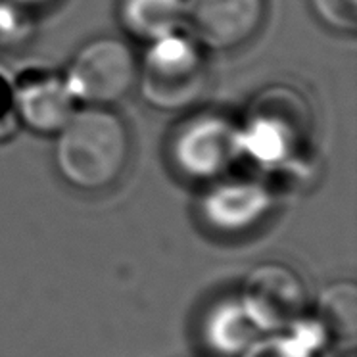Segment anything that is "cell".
I'll list each match as a JSON object with an SVG mask.
<instances>
[{"instance_id":"6da1fadb","label":"cell","mask_w":357,"mask_h":357,"mask_svg":"<svg viewBox=\"0 0 357 357\" xmlns=\"http://www.w3.org/2000/svg\"><path fill=\"white\" fill-rule=\"evenodd\" d=\"M54 137L56 169L70 187L100 192L123 175L131 148L129 131L106 106H79Z\"/></svg>"},{"instance_id":"7a4b0ae2","label":"cell","mask_w":357,"mask_h":357,"mask_svg":"<svg viewBox=\"0 0 357 357\" xmlns=\"http://www.w3.org/2000/svg\"><path fill=\"white\" fill-rule=\"evenodd\" d=\"M311 109L292 86H267L236 123L238 160L269 173H284L302 163L310 142Z\"/></svg>"},{"instance_id":"3957f363","label":"cell","mask_w":357,"mask_h":357,"mask_svg":"<svg viewBox=\"0 0 357 357\" xmlns=\"http://www.w3.org/2000/svg\"><path fill=\"white\" fill-rule=\"evenodd\" d=\"M206 79L204 48L183 29L148 43L139 62L137 85L148 106L181 112L202 96Z\"/></svg>"},{"instance_id":"277c9868","label":"cell","mask_w":357,"mask_h":357,"mask_svg":"<svg viewBox=\"0 0 357 357\" xmlns=\"http://www.w3.org/2000/svg\"><path fill=\"white\" fill-rule=\"evenodd\" d=\"M137 73L139 60L125 40L98 37L79 48L62 77L79 106L108 108L135 89Z\"/></svg>"},{"instance_id":"5b68a950","label":"cell","mask_w":357,"mask_h":357,"mask_svg":"<svg viewBox=\"0 0 357 357\" xmlns=\"http://www.w3.org/2000/svg\"><path fill=\"white\" fill-rule=\"evenodd\" d=\"M167 154L178 175L198 183L218 181L238 160L236 123L219 112H196L171 132Z\"/></svg>"},{"instance_id":"8992f818","label":"cell","mask_w":357,"mask_h":357,"mask_svg":"<svg viewBox=\"0 0 357 357\" xmlns=\"http://www.w3.org/2000/svg\"><path fill=\"white\" fill-rule=\"evenodd\" d=\"M250 321L261 334L284 333L310 313V290L294 271L279 261L256 265L238 294Z\"/></svg>"},{"instance_id":"52a82bcc","label":"cell","mask_w":357,"mask_h":357,"mask_svg":"<svg viewBox=\"0 0 357 357\" xmlns=\"http://www.w3.org/2000/svg\"><path fill=\"white\" fill-rule=\"evenodd\" d=\"M275 206V192L264 181L227 178L208 183L198 200L204 225L219 234H244L256 229Z\"/></svg>"},{"instance_id":"ba28073f","label":"cell","mask_w":357,"mask_h":357,"mask_svg":"<svg viewBox=\"0 0 357 357\" xmlns=\"http://www.w3.org/2000/svg\"><path fill=\"white\" fill-rule=\"evenodd\" d=\"M267 0H185V29L202 48L233 50L257 35Z\"/></svg>"},{"instance_id":"9c48e42d","label":"cell","mask_w":357,"mask_h":357,"mask_svg":"<svg viewBox=\"0 0 357 357\" xmlns=\"http://www.w3.org/2000/svg\"><path fill=\"white\" fill-rule=\"evenodd\" d=\"M14 98L20 125L29 131L54 137L79 108L62 75L33 71L14 81Z\"/></svg>"},{"instance_id":"30bf717a","label":"cell","mask_w":357,"mask_h":357,"mask_svg":"<svg viewBox=\"0 0 357 357\" xmlns=\"http://www.w3.org/2000/svg\"><path fill=\"white\" fill-rule=\"evenodd\" d=\"M238 296H229L211 305L202 321V342L213 356L238 357L259 338Z\"/></svg>"},{"instance_id":"8fae6325","label":"cell","mask_w":357,"mask_h":357,"mask_svg":"<svg viewBox=\"0 0 357 357\" xmlns=\"http://www.w3.org/2000/svg\"><path fill=\"white\" fill-rule=\"evenodd\" d=\"M311 319L325 336L326 346L354 348L357 342V287L351 280H336L319 292Z\"/></svg>"},{"instance_id":"7c38bea8","label":"cell","mask_w":357,"mask_h":357,"mask_svg":"<svg viewBox=\"0 0 357 357\" xmlns=\"http://www.w3.org/2000/svg\"><path fill=\"white\" fill-rule=\"evenodd\" d=\"M117 20L127 35L148 45L185 29V0H119Z\"/></svg>"},{"instance_id":"4fadbf2b","label":"cell","mask_w":357,"mask_h":357,"mask_svg":"<svg viewBox=\"0 0 357 357\" xmlns=\"http://www.w3.org/2000/svg\"><path fill=\"white\" fill-rule=\"evenodd\" d=\"M326 340L313 319L305 317L284 333L259 336L238 357H319Z\"/></svg>"},{"instance_id":"5bb4252c","label":"cell","mask_w":357,"mask_h":357,"mask_svg":"<svg viewBox=\"0 0 357 357\" xmlns=\"http://www.w3.org/2000/svg\"><path fill=\"white\" fill-rule=\"evenodd\" d=\"M315 16L334 31L354 33L357 29V0H310Z\"/></svg>"},{"instance_id":"9a60e30c","label":"cell","mask_w":357,"mask_h":357,"mask_svg":"<svg viewBox=\"0 0 357 357\" xmlns=\"http://www.w3.org/2000/svg\"><path fill=\"white\" fill-rule=\"evenodd\" d=\"M20 127L16 114V98H14V79L0 70V140L12 137Z\"/></svg>"},{"instance_id":"2e32d148","label":"cell","mask_w":357,"mask_h":357,"mask_svg":"<svg viewBox=\"0 0 357 357\" xmlns=\"http://www.w3.org/2000/svg\"><path fill=\"white\" fill-rule=\"evenodd\" d=\"M12 2H16L17 6H22V8L29 10V12H31L33 8H40V6H47V4H50L52 0H12Z\"/></svg>"}]
</instances>
